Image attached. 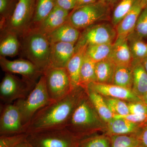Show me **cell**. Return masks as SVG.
I'll return each mask as SVG.
<instances>
[{
	"label": "cell",
	"mask_w": 147,
	"mask_h": 147,
	"mask_svg": "<svg viewBox=\"0 0 147 147\" xmlns=\"http://www.w3.org/2000/svg\"><path fill=\"white\" fill-rule=\"evenodd\" d=\"M28 133L26 132L1 136L0 147H13L26 142Z\"/></svg>",
	"instance_id": "34"
},
{
	"label": "cell",
	"mask_w": 147,
	"mask_h": 147,
	"mask_svg": "<svg viewBox=\"0 0 147 147\" xmlns=\"http://www.w3.org/2000/svg\"><path fill=\"white\" fill-rule=\"evenodd\" d=\"M76 1L77 0H56V5L69 11L75 8Z\"/></svg>",
	"instance_id": "38"
},
{
	"label": "cell",
	"mask_w": 147,
	"mask_h": 147,
	"mask_svg": "<svg viewBox=\"0 0 147 147\" xmlns=\"http://www.w3.org/2000/svg\"><path fill=\"white\" fill-rule=\"evenodd\" d=\"M141 1L143 8L147 5V0H141Z\"/></svg>",
	"instance_id": "44"
},
{
	"label": "cell",
	"mask_w": 147,
	"mask_h": 147,
	"mask_svg": "<svg viewBox=\"0 0 147 147\" xmlns=\"http://www.w3.org/2000/svg\"><path fill=\"white\" fill-rule=\"evenodd\" d=\"M133 74L131 66H117L113 84L132 90Z\"/></svg>",
	"instance_id": "27"
},
{
	"label": "cell",
	"mask_w": 147,
	"mask_h": 147,
	"mask_svg": "<svg viewBox=\"0 0 147 147\" xmlns=\"http://www.w3.org/2000/svg\"><path fill=\"white\" fill-rule=\"evenodd\" d=\"M132 32L142 39L147 38V5L142 9Z\"/></svg>",
	"instance_id": "35"
},
{
	"label": "cell",
	"mask_w": 147,
	"mask_h": 147,
	"mask_svg": "<svg viewBox=\"0 0 147 147\" xmlns=\"http://www.w3.org/2000/svg\"><path fill=\"white\" fill-rule=\"evenodd\" d=\"M86 47H82L75 51L73 56L68 62L65 67L73 89L80 87V70Z\"/></svg>",
	"instance_id": "22"
},
{
	"label": "cell",
	"mask_w": 147,
	"mask_h": 147,
	"mask_svg": "<svg viewBox=\"0 0 147 147\" xmlns=\"http://www.w3.org/2000/svg\"><path fill=\"white\" fill-rule=\"evenodd\" d=\"M69 13V11L56 5L43 21L31 28L36 29L47 36L67 22Z\"/></svg>",
	"instance_id": "15"
},
{
	"label": "cell",
	"mask_w": 147,
	"mask_h": 147,
	"mask_svg": "<svg viewBox=\"0 0 147 147\" xmlns=\"http://www.w3.org/2000/svg\"><path fill=\"white\" fill-rule=\"evenodd\" d=\"M86 93L85 89L79 87L65 97L45 105L34 116L27 127L26 133L66 127Z\"/></svg>",
	"instance_id": "1"
},
{
	"label": "cell",
	"mask_w": 147,
	"mask_h": 147,
	"mask_svg": "<svg viewBox=\"0 0 147 147\" xmlns=\"http://www.w3.org/2000/svg\"><path fill=\"white\" fill-rule=\"evenodd\" d=\"M117 65L110 59L96 63V82L101 84H113Z\"/></svg>",
	"instance_id": "24"
},
{
	"label": "cell",
	"mask_w": 147,
	"mask_h": 147,
	"mask_svg": "<svg viewBox=\"0 0 147 147\" xmlns=\"http://www.w3.org/2000/svg\"><path fill=\"white\" fill-rule=\"evenodd\" d=\"M117 37L115 27L108 23H96L84 29L75 44V51L91 45L113 43Z\"/></svg>",
	"instance_id": "8"
},
{
	"label": "cell",
	"mask_w": 147,
	"mask_h": 147,
	"mask_svg": "<svg viewBox=\"0 0 147 147\" xmlns=\"http://www.w3.org/2000/svg\"><path fill=\"white\" fill-rule=\"evenodd\" d=\"M111 147H138L139 142L135 134L110 135Z\"/></svg>",
	"instance_id": "31"
},
{
	"label": "cell",
	"mask_w": 147,
	"mask_h": 147,
	"mask_svg": "<svg viewBox=\"0 0 147 147\" xmlns=\"http://www.w3.org/2000/svg\"><path fill=\"white\" fill-rule=\"evenodd\" d=\"M0 66L5 72L20 74L24 79L35 83L43 74L34 64L27 59L11 61L0 56Z\"/></svg>",
	"instance_id": "12"
},
{
	"label": "cell",
	"mask_w": 147,
	"mask_h": 147,
	"mask_svg": "<svg viewBox=\"0 0 147 147\" xmlns=\"http://www.w3.org/2000/svg\"><path fill=\"white\" fill-rule=\"evenodd\" d=\"M142 125L123 118L114 117L106 123V130L108 134L113 135L135 134Z\"/></svg>",
	"instance_id": "18"
},
{
	"label": "cell",
	"mask_w": 147,
	"mask_h": 147,
	"mask_svg": "<svg viewBox=\"0 0 147 147\" xmlns=\"http://www.w3.org/2000/svg\"><path fill=\"white\" fill-rule=\"evenodd\" d=\"M56 5V0H36L34 15L31 28L43 21Z\"/></svg>",
	"instance_id": "28"
},
{
	"label": "cell",
	"mask_w": 147,
	"mask_h": 147,
	"mask_svg": "<svg viewBox=\"0 0 147 147\" xmlns=\"http://www.w3.org/2000/svg\"><path fill=\"white\" fill-rule=\"evenodd\" d=\"M135 135L139 142L138 147H147V123L142 125Z\"/></svg>",
	"instance_id": "37"
},
{
	"label": "cell",
	"mask_w": 147,
	"mask_h": 147,
	"mask_svg": "<svg viewBox=\"0 0 147 147\" xmlns=\"http://www.w3.org/2000/svg\"><path fill=\"white\" fill-rule=\"evenodd\" d=\"M0 41V56L13 57L21 50L19 36L12 32H1Z\"/></svg>",
	"instance_id": "20"
},
{
	"label": "cell",
	"mask_w": 147,
	"mask_h": 147,
	"mask_svg": "<svg viewBox=\"0 0 147 147\" xmlns=\"http://www.w3.org/2000/svg\"><path fill=\"white\" fill-rule=\"evenodd\" d=\"M113 43L98 44L88 46L85 54L95 63L109 59Z\"/></svg>",
	"instance_id": "29"
},
{
	"label": "cell",
	"mask_w": 147,
	"mask_h": 147,
	"mask_svg": "<svg viewBox=\"0 0 147 147\" xmlns=\"http://www.w3.org/2000/svg\"><path fill=\"white\" fill-rule=\"evenodd\" d=\"M95 63L85 54L79 77V86L86 90L89 84L96 82Z\"/></svg>",
	"instance_id": "25"
},
{
	"label": "cell",
	"mask_w": 147,
	"mask_h": 147,
	"mask_svg": "<svg viewBox=\"0 0 147 147\" xmlns=\"http://www.w3.org/2000/svg\"><path fill=\"white\" fill-rule=\"evenodd\" d=\"M139 0H121L113 11L111 24L116 27L123 18L133 8Z\"/></svg>",
	"instance_id": "30"
},
{
	"label": "cell",
	"mask_w": 147,
	"mask_h": 147,
	"mask_svg": "<svg viewBox=\"0 0 147 147\" xmlns=\"http://www.w3.org/2000/svg\"><path fill=\"white\" fill-rule=\"evenodd\" d=\"M36 83L23 78L19 79L13 74L5 72L0 84L1 100L5 104H10L13 101L25 99Z\"/></svg>",
	"instance_id": "9"
},
{
	"label": "cell",
	"mask_w": 147,
	"mask_h": 147,
	"mask_svg": "<svg viewBox=\"0 0 147 147\" xmlns=\"http://www.w3.org/2000/svg\"><path fill=\"white\" fill-rule=\"evenodd\" d=\"M20 38L21 51L24 57L44 73L50 67L51 43L47 36L36 29L30 28Z\"/></svg>",
	"instance_id": "2"
},
{
	"label": "cell",
	"mask_w": 147,
	"mask_h": 147,
	"mask_svg": "<svg viewBox=\"0 0 147 147\" xmlns=\"http://www.w3.org/2000/svg\"><path fill=\"white\" fill-rule=\"evenodd\" d=\"M80 30L66 22L47 36L50 43L67 42L76 44L80 37Z\"/></svg>",
	"instance_id": "17"
},
{
	"label": "cell",
	"mask_w": 147,
	"mask_h": 147,
	"mask_svg": "<svg viewBox=\"0 0 147 147\" xmlns=\"http://www.w3.org/2000/svg\"><path fill=\"white\" fill-rule=\"evenodd\" d=\"M110 5L98 0L96 2L74 9L69 13L67 22L76 28L85 29L108 18Z\"/></svg>",
	"instance_id": "6"
},
{
	"label": "cell",
	"mask_w": 147,
	"mask_h": 147,
	"mask_svg": "<svg viewBox=\"0 0 147 147\" xmlns=\"http://www.w3.org/2000/svg\"><path fill=\"white\" fill-rule=\"evenodd\" d=\"M76 137L106 128V123L98 114L86 93L72 114L66 127Z\"/></svg>",
	"instance_id": "3"
},
{
	"label": "cell",
	"mask_w": 147,
	"mask_h": 147,
	"mask_svg": "<svg viewBox=\"0 0 147 147\" xmlns=\"http://www.w3.org/2000/svg\"><path fill=\"white\" fill-rule=\"evenodd\" d=\"M142 63L144 68H145V70L147 72V57L142 61Z\"/></svg>",
	"instance_id": "42"
},
{
	"label": "cell",
	"mask_w": 147,
	"mask_h": 147,
	"mask_svg": "<svg viewBox=\"0 0 147 147\" xmlns=\"http://www.w3.org/2000/svg\"><path fill=\"white\" fill-rule=\"evenodd\" d=\"M131 66L133 74L132 91L142 99L147 92V72L141 62L133 61Z\"/></svg>",
	"instance_id": "21"
},
{
	"label": "cell",
	"mask_w": 147,
	"mask_h": 147,
	"mask_svg": "<svg viewBox=\"0 0 147 147\" xmlns=\"http://www.w3.org/2000/svg\"><path fill=\"white\" fill-rule=\"evenodd\" d=\"M13 147H31V146L29 144L28 142L26 141V142H23L20 144H18Z\"/></svg>",
	"instance_id": "40"
},
{
	"label": "cell",
	"mask_w": 147,
	"mask_h": 147,
	"mask_svg": "<svg viewBox=\"0 0 147 147\" xmlns=\"http://www.w3.org/2000/svg\"><path fill=\"white\" fill-rule=\"evenodd\" d=\"M98 1V0H77L75 8L94 3Z\"/></svg>",
	"instance_id": "39"
},
{
	"label": "cell",
	"mask_w": 147,
	"mask_h": 147,
	"mask_svg": "<svg viewBox=\"0 0 147 147\" xmlns=\"http://www.w3.org/2000/svg\"><path fill=\"white\" fill-rule=\"evenodd\" d=\"M51 102L46 90L45 76L43 74L26 98L14 102L21 113L26 132L28 125L37 112Z\"/></svg>",
	"instance_id": "5"
},
{
	"label": "cell",
	"mask_w": 147,
	"mask_h": 147,
	"mask_svg": "<svg viewBox=\"0 0 147 147\" xmlns=\"http://www.w3.org/2000/svg\"><path fill=\"white\" fill-rule=\"evenodd\" d=\"M78 138L64 127L31 132L26 141L31 147H76Z\"/></svg>",
	"instance_id": "4"
},
{
	"label": "cell",
	"mask_w": 147,
	"mask_h": 147,
	"mask_svg": "<svg viewBox=\"0 0 147 147\" xmlns=\"http://www.w3.org/2000/svg\"><path fill=\"white\" fill-rule=\"evenodd\" d=\"M0 117L1 136L26 132L18 107L15 104H5L1 108Z\"/></svg>",
	"instance_id": "11"
},
{
	"label": "cell",
	"mask_w": 147,
	"mask_h": 147,
	"mask_svg": "<svg viewBox=\"0 0 147 147\" xmlns=\"http://www.w3.org/2000/svg\"><path fill=\"white\" fill-rule=\"evenodd\" d=\"M86 89L96 92L103 97L117 98L127 102H136L142 100L133 92L132 90L113 84L93 82L88 86Z\"/></svg>",
	"instance_id": "13"
},
{
	"label": "cell",
	"mask_w": 147,
	"mask_h": 147,
	"mask_svg": "<svg viewBox=\"0 0 147 147\" xmlns=\"http://www.w3.org/2000/svg\"><path fill=\"white\" fill-rule=\"evenodd\" d=\"M109 59L117 66H131L133 59L127 37H117Z\"/></svg>",
	"instance_id": "16"
},
{
	"label": "cell",
	"mask_w": 147,
	"mask_h": 147,
	"mask_svg": "<svg viewBox=\"0 0 147 147\" xmlns=\"http://www.w3.org/2000/svg\"><path fill=\"white\" fill-rule=\"evenodd\" d=\"M143 8L141 0H139L133 8L116 26L118 36L127 37L132 32Z\"/></svg>",
	"instance_id": "19"
},
{
	"label": "cell",
	"mask_w": 147,
	"mask_h": 147,
	"mask_svg": "<svg viewBox=\"0 0 147 147\" xmlns=\"http://www.w3.org/2000/svg\"><path fill=\"white\" fill-rule=\"evenodd\" d=\"M85 90L90 101L102 120L106 123L111 121L114 115L108 108L103 96L91 90Z\"/></svg>",
	"instance_id": "23"
},
{
	"label": "cell",
	"mask_w": 147,
	"mask_h": 147,
	"mask_svg": "<svg viewBox=\"0 0 147 147\" xmlns=\"http://www.w3.org/2000/svg\"><path fill=\"white\" fill-rule=\"evenodd\" d=\"M36 0H18L13 12L1 32H9L19 37L31 27L34 15Z\"/></svg>",
	"instance_id": "7"
},
{
	"label": "cell",
	"mask_w": 147,
	"mask_h": 147,
	"mask_svg": "<svg viewBox=\"0 0 147 147\" xmlns=\"http://www.w3.org/2000/svg\"><path fill=\"white\" fill-rule=\"evenodd\" d=\"M45 85L51 102L65 97L74 90L65 68L50 67L43 73Z\"/></svg>",
	"instance_id": "10"
},
{
	"label": "cell",
	"mask_w": 147,
	"mask_h": 147,
	"mask_svg": "<svg viewBox=\"0 0 147 147\" xmlns=\"http://www.w3.org/2000/svg\"><path fill=\"white\" fill-rule=\"evenodd\" d=\"M103 2L106 3L110 5V4H113L117 2L119 0H100Z\"/></svg>",
	"instance_id": "41"
},
{
	"label": "cell",
	"mask_w": 147,
	"mask_h": 147,
	"mask_svg": "<svg viewBox=\"0 0 147 147\" xmlns=\"http://www.w3.org/2000/svg\"><path fill=\"white\" fill-rule=\"evenodd\" d=\"M76 147H80V146H78Z\"/></svg>",
	"instance_id": "45"
},
{
	"label": "cell",
	"mask_w": 147,
	"mask_h": 147,
	"mask_svg": "<svg viewBox=\"0 0 147 147\" xmlns=\"http://www.w3.org/2000/svg\"><path fill=\"white\" fill-rule=\"evenodd\" d=\"M127 38L133 61L142 62L147 57V43L132 32Z\"/></svg>",
	"instance_id": "26"
},
{
	"label": "cell",
	"mask_w": 147,
	"mask_h": 147,
	"mask_svg": "<svg viewBox=\"0 0 147 147\" xmlns=\"http://www.w3.org/2000/svg\"><path fill=\"white\" fill-rule=\"evenodd\" d=\"M103 97L114 115L124 116L130 114L127 102L126 101L117 98Z\"/></svg>",
	"instance_id": "32"
},
{
	"label": "cell",
	"mask_w": 147,
	"mask_h": 147,
	"mask_svg": "<svg viewBox=\"0 0 147 147\" xmlns=\"http://www.w3.org/2000/svg\"><path fill=\"white\" fill-rule=\"evenodd\" d=\"M80 147H111L110 138L104 135L92 136L80 141Z\"/></svg>",
	"instance_id": "33"
},
{
	"label": "cell",
	"mask_w": 147,
	"mask_h": 147,
	"mask_svg": "<svg viewBox=\"0 0 147 147\" xmlns=\"http://www.w3.org/2000/svg\"><path fill=\"white\" fill-rule=\"evenodd\" d=\"M142 100L147 105V92L142 98Z\"/></svg>",
	"instance_id": "43"
},
{
	"label": "cell",
	"mask_w": 147,
	"mask_h": 147,
	"mask_svg": "<svg viewBox=\"0 0 147 147\" xmlns=\"http://www.w3.org/2000/svg\"><path fill=\"white\" fill-rule=\"evenodd\" d=\"M127 102L130 114L147 115V105L143 100Z\"/></svg>",
	"instance_id": "36"
},
{
	"label": "cell",
	"mask_w": 147,
	"mask_h": 147,
	"mask_svg": "<svg viewBox=\"0 0 147 147\" xmlns=\"http://www.w3.org/2000/svg\"><path fill=\"white\" fill-rule=\"evenodd\" d=\"M75 44L67 42L51 43L50 67L65 68L75 53Z\"/></svg>",
	"instance_id": "14"
}]
</instances>
